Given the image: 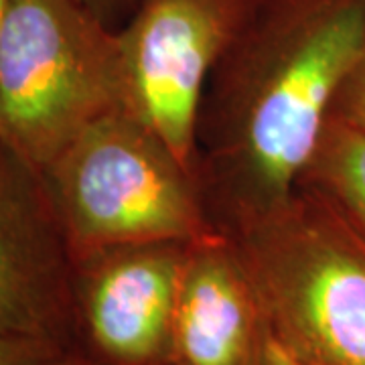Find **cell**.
I'll return each instance as SVG.
<instances>
[{
	"label": "cell",
	"mask_w": 365,
	"mask_h": 365,
	"mask_svg": "<svg viewBox=\"0 0 365 365\" xmlns=\"http://www.w3.org/2000/svg\"><path fill=\"white\" fill-rule=\"evenodd\" d=\"M232 235L272 333L317 365H365V235L297 187Z\"/></svg>",
	"instance_id": "cell-3"
},
{
	"label": "cell",
	"mask_w": 365,
	"mask_h": 365,
	"mask_svg": "<svg viewBox=\"0 0 365 365\" xmlns=\"http://www.w3.org/2000/svg\"><path fill=\"white\" fill-rule=\"evenodd\" d=\"M41 173L73 260L112 246L223 234L195 173L126 106L90 124Z\"/></svg>",
	"instance_id": "cell-2"
},
{
	"label": "cell",
	"mask_w": 365,
	"mask_h": 365,
	"mask_svg": "<svg viewBox=\"0 0 365 365\" xmlns=\"http://www.w3.org/2000/svg\"><path fill=\"white\" fill-rule=\"evenodd\" d=\"M9 2H11V0H0V37H2V26H4V19H6Z\"/></svg>",
	"instance_id": "cell-15"
},
{
	"label": "cell",
	"mask_w": 365,
	"mask_h": 365,
	"mask_svg": "<svg viewBox=\"0 0 365 365\" xmlns=\"http://www.w3.org/2000/svg\"><path fill=\"white\" fill-rule=\"evenodd\" d=\"M67 347L45 339L0 341V365H59Z\"/></svg>",
	"instance_id": "cell-11"
},
{
	"label": "cell",
	"mask_w": 365,
	"mask_h": 365,
	"mask_svg": "<svg viewBox=\"0 0 365 365\" xmlns=\"http://www.w3.org/2000/svg\"><path fill=\"white\" fill-rule=\"evenodd\" d=\"M252 365H317L304 357H300L299 353L288 349L282 341L278 339L272 333V329L268 327L266 319H264V327H262L260 339H258V347L254 353Z\"/></svg>",
	"instance_id": "cell-12"
},
{
	"label": "cell",
	"mask_w": 365,
	"mask_h": 365,
	"mask_svg": "<svg viewBox=\"0 0 365 365\" xmlns=\"http://www.w3.org/2000/svg\"><path fill=\"white\" fill-rule=\"evenodd\" d=\"M78 2L88 6L91 13H96L112 26L122 25L138 4V0H78Z\"/></svg>",
	"instance_id": "cell-13"
},
{
	"label": "cell",
	"mask_w": 365,
	"mask_h": 365,
	"mask_svg": "<svg viewBox=\"0 0 365 365\" xmlns=\"http://www.w3.org/2000/svg\"><path fill=\"white\" fill-rule=\"evenodd\" d=\"M187 250L182 242H148L76 258L73 349L96 365H169Z\"/></svg>",
	"instance_id": "cell-6"
},
{
	"label": "cell",
	"mask_w": 365,
	"mask_h": 365,
	"mask_svg": "<svg viewBox=\"0 0 365 365\" xmlns=\"http://www.w3.org/2000/svg\"><path fill=\"white\" fill-rule=\"evenodd\" d=\"M76 345L73 256L43 173L0 144V341Z\"/></svg>",
	"instance_id": "cell-7"
},
{
	"label": "cell",
	"mask_w": 365,
	"mask_h": 365,
	"mask_svg": "<svg viewBox=\"0 0 365 365\" xmlns=\"http://www.w3.org/2000/svg\"><path fill=\"white\" fill-rule=\"evenodd\" d=\"M297 187L325 197L365 235V130L329 118Z\"/></svg>",
	"instance_id": "cell-9"
},
{
	"label": "cell",
	"mask_w": 365,
	"mask_h": 365,
	"mask_svg": "<svg viewBox=\"0 0 365 365\" xmlns=\"http://www.w3.org/2000/svg\"><path fill=\"white\" fill-rule=\"evenodd\" d=\"M59 365H96V364H91L90 359H88L83 353H79L78 349H69Z\"/></svg>",
	"instance_id": "cell-14"
},
{
	"label": "cell",
	"mask_w": 365,
	"mask_h": 365,
	"mask_svg": "<svg viewBox=\"0 0 365 365\" xmlns=\"http://www.w3.org/2000/svg\"><path fill=\"white\" fill-rule=\"evenodd\" d=\"M260 0H138L118 26L126 108L195 173L207 81Z\"/></svg>",
	"instance_id": "cell-5"
},
{
	"label": "cell",
	"mask_w": 365,
	"mask_h": 365,
	"mask_svg": "<svg viewBox=\"0 0 365 365\" xmlns=\"http://www.w3.org/2000/svg\"><path fill=\"white\" fill-rule=\"evenodd\" d=\"M264 313L227 234L189 244L170 331L169 365H252Z\"/></svg>",
	"instance_id": "cell-8"
},
{
	"label": "cell",
	"mask_w": 365,
	"mask_h": 365,
	"mask_svg": "<svg viewBox=\"0 0 365 365\" xmlns=\"http://www.w3.org/2000/svg\"><path fill=\"white\" fill-rule=\"evenodd\" d=\"M126 106L118 26L78 0H11L0 37V144L43 170Z\"/></svg>",
	"instance_id": "cell-4"
},
{
	"label": "cell",
	"mask_w": 365,
	"mask_h": 365,
	"mask_svg": "<svg viewBox=\"0 0 365 365\" xmlns=\"http://www.w3.org/2000/svg\"><path fill=\"white\" fill-rule=\"evenodd\" d=\"M329 118L365 130V53L337 91Z\"/></svg>",
	"instance_id": "cell-10"
},
{
	"label": "cell",
	"mask_w": 365,
	"mask_h": 365,
	"mask_svg": "<svg viewBox=\"0 0 365 365\" xmlns=\"http://www.w3.org/2000/svg\"><path fill=\"white\" fill-rule=\"evenodd\" d=\"M365 53V0H260L211 73L195 175L223 234L287 201Z\"/></svg>",
	"instance_id": "cell-1"
}]
</instances>
